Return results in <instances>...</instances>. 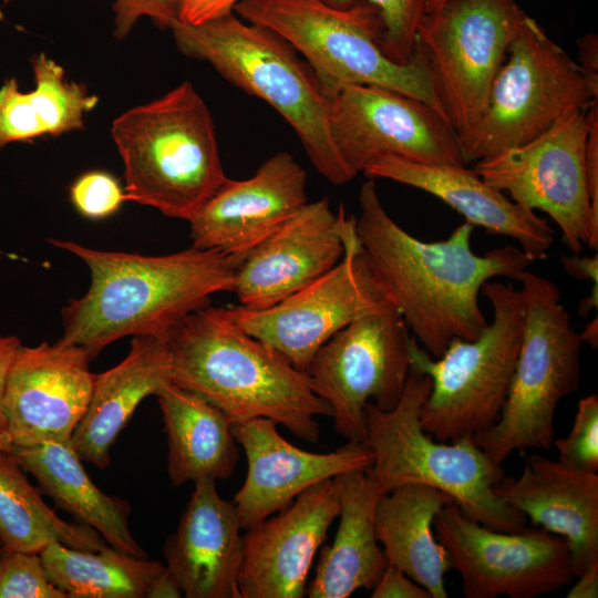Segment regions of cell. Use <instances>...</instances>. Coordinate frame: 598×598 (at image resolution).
<instances>
[{
	"label": "cell",
	"mask_w": 598,
	"mask_h": 598,
	"mask_svg": "<svg viewBox=\"0 0 598 598\" xmlns=\"http://www.w3.org/2000/svg\"><path fill=\"white\" fill-rule=\"evenodd\" d=\"M169 29L183 54L207 61L228 82L272 106L329 183L343 185L355 177L332 141L331 100L309 64L281 35L234 11L198 25L175 21Z\"/></svg>",
	"instance_id": "obj_4"
},
{
	"label": "cell",
	"mask_w": 598,
	"mask_h": 598,
	"mask_svg": "<svg viewBox=\"0 0 598 598\" xmlns=\"http://www.w3.org/2000/svg\"><path fill=\"white\" fill-rule=\"evenodd\" d=\"M330 131L341 159L355 176L385 155L467 165L448 121L425 102L392 89L342 87L331 99Z\"/></svg>",
	"instance_id": "obj_16"
},
{
	"label": "cell",
	"mask_w": 598,
	"mask_h": 598,
	"mask_svg": "<svg viewBox=\"0 0 598 598\" xmlns=\"http://www.w3.org/2000/svg\"><path fill=\"white\" fill-rule=\"evenodd\" d=\"M340 498L339 526L331 545L320 551L310 598H348L359 589L372 590L389 560L375 534V506L383 494L367 471L333 477Z\"/></svg>",
	"instance_id": "obj_26"
},
{
	"label": "cell",
	"mask_w": 598,
	"mask_h": 598,
	"mask_svg": "<svg viewBox=\"0 0 598 598\" xmlns=\"http://www.w3.org/2000/svg\"><path fill=\"white\" fill-rule=\"evenodd\" d=\"M372 598H432L430 592L404 571L389 564L372 589Z\"/></svg>",
	"instance_id": "obj_39"
},
{
	"label": "cell",
	"mask_w": 598,
	"mask_h": 598,
	"mask_svg": "<svg viewBox=\"0 0 598 598\" xmlns=\"http://www.w3.org/2000/svg\"><path fill=\"white\" fill-rule=\"evenodd\" d=\"M0 598H68V596L50 580L39 553L2 548Z\"/></svg>",
	"instance_id": "obj_34"
},
{
	"label": "cell",
	"mask_w": 598,
	"mask_h": 598,
	"mask_svg": "<svg viewBox=\"0 0 598 598\" xmlns=\"http://www.w3.org/2000/svg\"><path fill=\"white\" fill-rule=\"evenodd\" d=\"M91 360L82 347L60 340L19 347L3 394L12 445L71 440L90 403Z\"/></svg>",
	"instance_id": "obj_17"
},
{
	"label": "cell",
	"mask_w": 598,
	"mask_h": 598,
	"mask_svg": "<svg viewBox=\"0 0 598 598\" xmlns=\"http://www.w3.org/2000/svg\"><path fill=\"white\" fill-rule=\"evenodd\" d=\"M48 241L82 259L90 270L86 292L61 310V342L82 347L95 358L124 337L169 340L210 297L233 291L243 258L190 247L159 256L106 251L76 241Z\"/></svg>",
	"instance_id": "obj_2"
},
{
	"label": "cell",
	"mask_w": 598,
	"mask_h": 598,
	"mask_svg": "<svg viewBox=\"0 0 598 598\" xmlns=\"http://www.w3.org/2000/svg\"><path fill=\"white\" fill-rule=\"evenodd\" d=\"M184 597L178 581L167 568L161 570V573L152 581L146 598H181Z\"/></svg>",
	"instance_id": "obj_44"
},
{
	"label": "cell",
	"mask_w": 598,
	"mask_h": 598,
	"mask_svg": "<svg viewBox=\"0 0 598 598\" xmlns=\"http://www.w3.org/2000/svg\"><path fill=\"white\" fill-rule=\"evenodd\" d=\"M1 549H2V546H1V544H0V551H1Z\"/></svg>",
	"instance_id": "obj_49"
},
{
	"label": "cell",
	"mask_w": 598,
	"mask_h": 598,
	"mask_svg": "<svg viewBox=\"0 0 598 598\" xmlns=\"http://www.w3.org/2000/svg\"><path fill=\"white\" fill-rule=\"evenodd\" d=\"M21 340L17 336H0V432H7L6 419L3 415V394L7 377L21 346Z\"/></svg>",
	"instance_id": "obj_41"
},
{
	"label": "cell",
	"mask_w": 598,
	"mask_h": 598,
	"mask_svg": "<svg viewBox=\"0 0 598 598\" xmlns=\"http://www.w3.org/2000/svg\"><path fill=\"white\" fill-rule=\"evenodd\" d=\"M598 100L578 63L527 16L495 75L481 117L457 134L465 162L520 146L570 110Z\"/></svg>",
	"instance_id": "obj_10"
},
{
	"label": "cell",
	"mask_w": 598,
	"mask_h": 598,
	"mask_svg": "<svg viewBox=\"0 0 598 598\" xmlns=\"http://www.w3.org/2000/svg\"><path fill=\"white\" fill-rule=\"evenodd\" d=\"M12 441L8 432H0V448L10 451Z\"/></svg>",
	"instance_id": "obj_47"
},
{
	"label": "cell",
	"mask_w": 598,
	"mask_h": 598,
	"mask_svg": "<svg viewBox=\"0 0 598 598\" xmlns=\"http://www.w3.org/2000/svg\"><path fill=\"white\" fill-rule=\"evenodd\" d=\"M527 16L515 0H446L421 19L411 61L424 71L457 134L484 112L493 80Z\"/></svg>",
	"instance_id": "obj_11"
},
{
	"label": "cell",
	"mask_w": 598,
	"mask_h": 598,
	"mask_svg": "<svg viewBox=\"0 0 598 598\" xmlns=\"http://www.w3.org/2000/svg\"><path fill=\"white\" fill-rule=\"evenodd\" d=\"M452 502L437 488L406 484L382 494L375 506V534L389 564L424 587L432 598L447 597L444 578L451 565L434 537L433 523Z\"/></svg>",
	"instance_id": "obj_28"
},
{
	"label": "cell",
	"mask_w": 598,
	"mask_h": 598,
	"mask_svg": "<svg viewBox=\"0 0 598 598\" xmlns=\"http://www.w3.org/2000/svg\"><path fill=\"white\" fill-rule=\"evenodd\" d=\"M50 580L68 598H146L164 568L158 560L140 558L111 545L83 550L50 543L39 551Z\"/></svg>",
	"instance_id": "obj_32"
},
{
	"label": "cell",
	"mask_w": 598,
	"mask_h": 598,
	"mask_svg": "<svg viewBox=\"0 0 598 598\" xmlns=\"http://www.w3.org/2000/svg\"><path fill=\"white\" fill-rule=\"evenodd\" d=\"M363 174L368 178L391 179L437 197L474 227L516 239L530 262L546 258L553 245L554 230L545 219L516 204L466 165L429 164L385 155Z\"/></svg>",
	"instance_id": "obj_23"
},
{
	"label": "cell",
	"mask_w": 598,
	"mask_h": 598,
	"mask_svg": "<svg viewBox=\"0 0 598 598\" xmlns=\"http://www.w3.org/2000/svg\"><path fill=\"white\" fill-rule=\"evenodd\" d=\"M446 0H427L425 12H433L441 8Z\"/></svg>",
	"instance_id": "obj_48"
},
{
	"label": "cell",
	"mask_w": 598,
	"mask_h": 598,
	"mask_svg": "<svg viewBox=\"0 0 598 598\" xmlns=\"http://www.w3.org/2000/svg\"><path fill=\"white\" fill-rule=\"evenodd\" d=\"M10 452L59 508L95 529L112 547L147 558L128 525L130 504L92 482L71 440L12 445Z\"/></svg>",
	"instance_id": "obj_27"
},
{
	"label": "cell",
	"mask_w": 598,
	"mask_h": 598,
	"mask_svg": "<svg viewBox=\"0 0 598 598\" xmlns=\"http://www.w3.org/2000/svg\"><path fill=\"white\" fill-rule=\"evenodd\" d=\"M495 492L512 508L568 544L574 576L598 563V475L534 453Z\"/></svg>",
	"instance_id": "obj_24"
},
{
	"label": "cell",
	"mask_w": 598,
	"mask_h": 598,
	"mask_svg": "<svg viewBox=\"0 0 598 598\" xmlns=\"http://www.w3.org/2000/svg\"><path fill=\"white\" fill-rule=\"evenodd\" d=\"M576 584L567 594L568 598H597L598 597V563L584 570Z\"/></svg>",
	"instance_id": "obj_45"
},
{
	"label": "cell",
	"mask_w": 598,
	"mask_h": 598,
	"mask_svg": "<svg viewBox=\"0 0 598 598\" xmlns=\"http://www.w3.org/2000/svg\"><path fill=\"white\" fill-rule=\"evenodd\" d=\"M156 396L168 443L167 473L172 484L229 478L238 462V443L226 414L172 382Z\"/></svg>",
	"instance_id": "obj_29"
},
{
	"label": "cell",
	"mask_w": 598,
	"mask_h": 598,
	"mask_svg": "<svg viewBox=\"0 0 598 598\" xmlns=\"http://www.w3.org/2000/svg\"><path fill=\"white\" fill-rule=\"evenodd\" d=\"M579 49L578 65L589 80L598 87V38L594 33H588L577 40Z\"/></svg>",
	"instance_id": "obj_42"
},
{
	"label": "cell",
	"mask_w": 598,
	"mask_h": 598,
	"mask_svg": "<svg viewBox=\"0 0 598 598\" xmlns=\"http://www.w3.org/2000/svg\"><path fill=\"white\" fill-rule=\"evenodd\" d=\"M234 12L287 40L330 100L344 86L371 84L419 99L443 115L424 71L384 54L382 21L364 1L336 9L321 0H240Z\"/></svg>",
	"instance_id": "obj_8"
},
{
	"label": "cell",
	"mask_w": 598,
	"mask_h": 598,
	"mask_svg": "<svg viewBox=\"0 0 598 598\" xmlns=\"http://www.w3.org/2000/svg\"><path fill=\"white\" fill-rule=\"evenodd\" d=\"M172 371L168 340L133 337L126 357L94 377L89 406L71 437L81 460L105 468L114 441L138 404L172 382Z\"/></svg>",
	"instance_id": "obj_25"
},
{
	"label": "cell",
	"mask_w": 598,
	"mask_h": 598,
	"mask_svg": "<svg viewBox=\"0 0 598 598\" xmlns=\"http://www.w3.org/2000/svg\"><path fill=\"white\" fill-rule=\"evenodd\" d=\"M348 220L342 204L334 213L327 197L308 202L239 264L231 291L238 305L270 307L331 270L343 256Z\"/></svg>",
	"instance_id": "obj_21"
},
{
	"label": "cell",
	"mask_w": 598,
	"mask_h": 598,
	"mask_svg": "<svg viewBox=\"0 0 598 598\" xmlns=\"http://www.w3.org/2000/svg\"><path fill=\"white\" fill-rule=\"evenodd\" d=\"M125 196L189 221L227 181L210 112L188 81L116 117Z\"/></svg>",
	"instance_id": "obj_5"
},
{
	"label": "cell",
	"mask_w": 598,
	"mask_h": 598,
	"mask_svg": "<svg viewBox=\"0 0 598 598\" xmlns=\"http://www.w3.org/2000/svg\"><path fill=\"white\" fill-rule=\"evenodd\" d=\"M588 107L568 111L538 137L477 161L474 167L523 208L546 213L573 254H580L585 245L598 248V218L586 173Z\"/></svg>",
	"instance_id": "obj_13"
},
{
	"label": "cell",
	"mask_w": 598,
	"mask_h": 598,
	"mask_svg": "<svg viewBox=\"0 0 598 598\" xmlns=\"http://www.w3.org/2000/svg\"><path fill=\"white\" fill-rule=\"evenodd\" d=\"M431 388L429 375L411 369L394 408L380 410L372 402L365 404L364 443L373 454L367 473L383 494L406 484L431 486L488 528L523 529L527 518L495 492L505 477L502 465L491 461L472 436L447 443L423 430L420 412Z\"/></svg>",
	"instance_id": "obj_6"
},
{
	"label": "cell",
	"mask_w": 598,
	"mask_h": 598,
	"mask_svg": "<svg viewBox=\"0 0 598 598\" xmlns=\"http://www.w3.org/2000/svg\"><path fill=\"white\" fill-rule=\"evenodd\" d=\"M492 321L474 340L453 339L443 354L431 357L413 337L411 369L431 378L420 422L433 439L451 442L492 426L499 417L514 372L523 328L519 290L486 281L482 290Z\"/></svg>",
	"instance_id": "obj_9"
},
{
	"label": "cell",
	"mask_w": 598,
	"mask_h": 598,
	"mask_svg": "<svg viewBox=\"0 0 598 598\" xmlns=\"http://www.w3.org/2000/svg\"><path fill=\"white\" fill-rule=\"evenodd\" d=\"M70 198L74 208L90 219L112 216L126 200L120 182L104 171H91L79 176L70 187Z\"/></svg>",
	"instance_id": "obj_36"
},
{
	"label": "cell",
	"mask_w": 598,
	"mask_h": 598,
	"mask_svg": "<svg viewBox=\"0 0 598 598\" xmlns=\"http://www.w3.org/2000/svg\"><path fill=\"white\" fill-rule=\"evenodd\" d=\"M172 383L226 414L231 423L267 417L315 443L316 417L331 416L306 371L238 327L224 307L190 313L168 340Z\"/></svg>",
	"instance_id": "obj_3"
},
{
	"label": "cell",
	"mask_w": 598,
	"mask_h": 598,
	"mask_svg": "<svg viewBox=\"0 0 598 598\" xmlns=\"http://www.w3.org/2000/svg\"><path fill=\"white\" fill-rule=\"evenodd\" d=\"M597 317L592 319L590 322H588L584 331L579 333L580 339L582 343L589 344L591 348H597L598 344V323H597Z\"/></svg>",
	"instance_id": "obj_46"
},
{
	"label": "cell",
	"mask_w": 598,
	"mask_h": 598,
	"mask_svg": "<svg viewBox=\"0 0 598 598\" xmlns=\"http://www.w3.org/2000/svg\"><path fill=\"white\" fill-rule=\"evenodd\" d=\"M589 128L586 142V173L594 216L598 218V100L588 107Z\"/></svg>",
	"instance_id": "obj_40"
},
{
	"label": "cell",
	"mask_w": 598,
	"mask_h": 598,
	"mask_svg": "<svg viewBox=\"0 0 598 598\" xmlns=\"http://www.w3.org/2000/svg\"><path fill=\"white\" fill-rule=\"evenodd\" d=\"M561 266L565 272L578 280H590L592 286H598V255L580 256L573 254L563 256Z\"/></svg>",
	"instance_id": "obj_43"
},
{
	"label": "cell",
	"mask_w": 598,
	"mask_h": 598,
	"mask_svg": "<svg viewBox=\"0 0 598 598\" xmlns=\"http://www.w3.org/2000/svg\"><path fill=\"white\" fill-rule=\"evenodd\" d=\"M343 243L340 261L301 290L262 309L225 306L226 315L297 369L306 371L330 338L388 301L369 268L353 215L349 216Z\"/></svg>",
	"instance_id": "obj_14"
},
{
	"label": "cell",
	"mask_w": 598,
	"mask_h": 598,
	"mask_svg": "<svg viewBox=\"0 0 598 598\" xmlns=\"http://www.w3.org/2000/svg\"><path fill=\"white\" fill-rule=\"evenodd\" d=\"M409 328L385 301L353 320L315 354L306 372L312 390L331 408L336 431L364 443L365 404L390 410L400 400L411 370Z\"/></svg>",
	"instance_id": "obj_12"
},
{
	"label": "cell",
	"mask_w": 598,
	"mask_h": 598,
	"mask_svg": "<svg viewBox=\"0 0 598 598\" xmlns=\"http://www.w3.org/2000/svg\"><path fill=\"white\" fill-rule=\"evenodd\" d=\"M240 0H172L177 21L198 25L234 11Z\"/></svg>",
	"instance_id": "obj_38"
},
{
	"label": "cell",
	"mask_w": 598,
	"mask_h": 598,
	"mask_svg": "<svg viewBox=\"0 0 598 598\" xmlns=\"http://www.w3.org/2000/svg\"><path fill=\"white\" fill-rule=\"evenodd\" d=\"M336 9H348L357 1H364L377 9L383 25L381 49L392 61L411 62L417 27L427 0H321Z\"/></svg>",
	"instance_id": "obj_33"
},
{
	"label": "cell",
	"mask_w": 598,
	"mask_h": 598,
	"mask_svg": "<svg viewBox=\"0 0 598 598\" xmlns=\"http://www.w3.org/2000/svg\"><path fill=\"white\" fill-rule=\"evenodd\" d=\"M278 515L246 529L239 573L241 598H302L327 533L339 517L334 478L300 493Z\"/></svg>",
	"instance_id": "obj_18"
},
{
	"label": "cell",
	"mask_w": 598,
	"mask_h": 598,
	"mask_svg": "<svg viewBox=\"0 0 598 598\" xmlns=\"http://www.w3.org/2000/svg\"><path fill=\"white\" fill-rule=\"evenodd\" d=\"M433 529L466 598H536L575 578L567 542L544 528L492 529L452 502L439 512Z\"/></svg>",
	"instance_id": "obj_15"
},
{
	"label": "cell",
	"mask_w": 598,
	"mask_h": 598,
	"mask_svg": "<svg viewBox=\"0 0 598 598\" xmlns=\"http://www.w3.org/2000/svg\"><path fill=\"white\" fill-rule=\"evenodd\" d=\"M83 550L107 546L92 527L60 518L27 478L10 451L0 448V544L2 548L39 553L50 543Z\"/></svg>",
	"instance_id": "obj_31"
},
{
	"label": "cell",
	"mask_w": 598,
	"mask_h": 598,
	"mask_svg": "<svg viewBox=\"0 0 598 598\" xmlns=\"http://www.w3.org/2000/svg\"><path fill=\"white\" fill-rule=\"evenodd\" d=\"M374 181L360 188L358 238L385 299L424 350L439 358L453 339L474 340L488 324L478 300L483 285L497 277L518 281L530 261L513 246L475 254V227L466 221L446 239H417L386 213Z\"/></svg>",
	"instance_id": "obj_1"
},
{
	"label": "cell",
	"mask_w": 598,
	"mask_h": 598,
	"mask_svg": "<svg viewBox=\"0 0 598 598\" xmlns=\"http://www.w3.org/2000/svg\"><path fill=\"white\" fill-rule=\"evenodd\" d=\"M561 463L588 473L598 472V396L590 394L577 405L568 436L554 441Z\"/></svg>",
	"instance_id": "obj_35"
},
{
	"label": "cell",
	"mask_w": 598,
	"mask_h": 598,
	"mask_svg": "<svg viewBox=\"0 0 598 598\" xmlns=\"http://www.w3.org/2000/svg\"><path fill=\"white\" fill-rule=\"evenodd\" d=\"M30 62L33 91H19L13 78L0 87V147L82 130L84 115L99 102L85 84L69 81L64 69L45 53L32 56Z\"/></svg>",
	"instance_id": "obj_30"
},
{
	"label": "cell",
	"mask_w": 598,
	"mask_h": 598,
	"mask_svg": "<svg viewBox=\"0 0 598 598\" xmlns=\"http://www.w3.org/2000/svg\"><path fill=\"white\" fill-rule=\"evenodd\" d=\"M114 37L121 41L135 23L148 17L161 28H171L177 21L172 0H113Z\"/></svg>",
	"instance_id": "obj_37"
},
{
	"label": "cell",
	"mask_w": 598,
	"mask_h": 598,
	"mask_svg": "<svg viewBox=\"0 0 598 598\" xmlns=\"http://www.w3.org/2000/svg\"><path fill=\"white\" fill-rule=\"evenodd\" d=\"M307 204L306 171L277 153L251 177L227 178L189 220L192 246L244 259Z\"/></svg>",
	"instance_id": "obj_19"
},
{
	"label": "cell",
	"mask_w": 598,
	"mask_h": 598,
	"mask_svg": "<svg viewBox=\"0 0 598 598\" xmlns=\"http://www.w3.org/2000/svg\"><path fill=\"white\" fill-rule=\"evenodd\" d=\"M523 328L518 354L499 417L472 435L497 465L518 451L549 450L559 402L576 392L582 341L550 279L524 270L519 280Z\"/></svg>",
	"instance_id": "obj_7"
},
{
	"label": "cell",
	"mask_w": 598,
	"mask_h": 598,
	"mask_svg": "<svg viewBox=\"0 0 598 598\" xmlns=\"http://www.w3.org/2000/svg\"><path fill=\"white\" fill-rule=\"evenodd\" d=\"M215 483H194L178 526L163 549L166 566L187 598H241L243 528L233 502L220 497Z\"/></svg>",
	"instance_id": "obj_22"
},
{
	"label": "cell",
	"mask_w": 598,
	"mask_h": 598,
	"mask_svg": "<svg viewBox=\"0 0 598 598\" xmlns=\"http://www.w3.org/2000/svg\"><path fill=\"white\" fill-rule=\"evenodd\" d=\"M233 432L247 457V475L233 501L245 530L288 506L310 486L342 473L368 471L373 463L365 443L348 442L329 453L297 447L267 417L234 423Z\"/></svg>",
	"instance_id": "obj_20"
}]
</instances>
